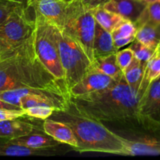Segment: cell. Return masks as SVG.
<instances>
[{
    "label": "cell",
    "mask_w": 160,
    "mask_h": 160,
    "mask_svg": "<svg viewBox=\"0 0 160 160\" xmlns=\"http://www.w3.org/2000/svg\"><path fill=\"white\" fill-rule=\"evenodd\" d=\"M34 127L18 119L0 121V139H12L32 133Z\"/></svg>",
    "instance_id": "obj_18"
},
{
    "label": "cell",
    "mask_w": 160,
    "mask_h": 160,
    "mask_svg": "<svg viewBox=\"0 0 160 160\" xmlns=\"http://www.w3.org/2000/svg\"><path fill=\"white\" fill-rule=\"evenodd\" d=\"M70 2L65 0H34L28 9L40 14L50 23L59 28L63 27L68 12Z\"/></svg>",
    "instance_id": "obj_11"
},
{
    "label": "cell",
    "mask_w": 160,
    "mask_h": 160,
    "mask_svg": "<svg viewBox=\"0 0 160 160\" xmlns=\"http://www.w3.org/2000/svg\"><path fill=\"white\" fill-rule=\"evenodd\" d=\"M110 33L114 47L119 50L135 40L137 26L134 22L123 19Z\"/></svg>",
    "instance_id": "obj_16"
},
{
    "label": "cell",
    "mask_w": 160,
    "mask_h": 160,
    "mask_svg": "<svg viewBox=\"0 0 160 160\" xmlns=\"http://www.w3.org/2000/svg\"><path fill=\"white\" fill-rule=\"evenodd\" d=\"M33 1H34V0H27V9H28V6L31 5V3Z\"/></svg>",
    "instance_id": "obj_37"
},
{
    "label": "cell",
    "mask_w": 160,
    "mask_h": 160,
    "mask_svg": "<svg viewBox=\"0 0 160 160\" xmlns=\"http://www.w3.org/2000/svg\"><path fill=\"white\" fill-rule=\"evenodd\" d=\"M141 96L126 82L124 77L111 88L81 96L70 97V106L76 112L98 121L140 123Z\"/></svg>",
    "instance_id": "obj_2"
},
{
    "label": "cell",
    "mask_w": 160,
    "mask_h": 160,
    "mask_svg": "<svg viewBox=\"0 0 160 160\" xmlns=\"http://www.w3.org/2000/svg\"><path fill=\"white\" fill-rule=\"evenodd\" d=\"M42 150L28 148L23 145L12 143L8 139L0 142V156H30L42 154Z\"/></svg>",
    "instance_id": "obj_24"
},
{
    "label": "cell",
    "mask_w": 160,
    "mask_h": 160,
    "mask_svg": "<svg viewBox=\"0 0 160 160\" xmlns=\"http://www.w3.org/2000/svg\"><path fill=\"white\" fill-rule=\"evenodd\" d=\"M159 78H160V40L152 57L145 62L143 78L138 91L141 97L145 93L150 84Z\"/></svg>",
    "instance_id": "obj_17"
},
{
    "label": "cell",
    "mask_w": 160,
    "mask_h": 160,
    "mask_svg": "<svg viewBox=\"0 0 160 160\" xmlns=\"http://www.w3.org/2000/svg\"><path fill=\"white\" fill-rule=\"evenodd\" d=\"M72 1H75V2H78L83 3V4H87L89 1L91 0H72Z\"/></svg>",
    "instance_id": "obj_36"
},
{
    "label": "cell",
    "mask_w": 160,
    "mask_h": 160,
    "mask_svg": "<svg viewBox=\"0 0 160 160\" xmlns=\"http://www.w3.org/2000/svg\"><path fill=\"white\" fill-rule=\"evenodd\" d=\"M60 121L71 128L78 140L75 151L95 152L128 156L126 138L117 135L101 121L76 112L70 106L63 112H57Z\"/></svg>",
    "instance_id": "obj_3"
},
{
    "label": "cell",
    "mask_w": 160,
    "mask_h": 160,
    "mask_svg": "<svg viewBox=\"0 0 160 160\" xmlns=\"http://www.w3.org/2000/svg\"><path fill=\"white\" fill-rule=\"evenodd\" d=\"M109 1V0H91L85 5H87L88 6L91 8H95L98 6H102L103 4H105V3H106Z\"/></svg>",
    "instance_id": "obj_32"
},
{
    "label": "cell",
    "mask_w": 160,
    "mask_h": 160,
    "mask_svg": "<svg viewBox=\"0 0 160 160\" xmlns=\"http://www.w3.org/2000/svg\"><path fill=\"white\" fill-rule=\"evenodd\" d=\"M2 100L24 109L35 106H51L56 112H63L70 106L68 94L52 89L20 88L0 92Z\"/></svg>",
    "instance_id": "obj_7"
},
{
    "label": "cell",
    "mask_w": 160,
    "mask_h": 160,
    "mask_svg": "<svg viewBox=\"0 0 160 160\" xmlns=\"http://www.w3.org/2000/svg\"><path fill=\"white\" fill-rule=\"evenodd\" d=\"M25 117L23 109H0V121L10 120Z\"/></svg>",
    "instance_id": "obj_30"
},
{
    "label": "cell",
    "mask_w": 160,
    "mask_h": 160,
    "mask_svg": "<svg viewBox=\"0 0 160 160\" xmlns=\"http://www.w3.org/2000/svg\"><path fill=\"white\" fill-rule=\"evenodd\" d=\"M135 40L150 48H156L160 40V25L145 22L137 26Z\"/></svg>",
    "instance_id": "obj_21"
},
{
    "label": "cell",
    "mask_w": 160,
    "mask_h": 160,
    "mask_svg": "<svg viewBox=\"0 0 160 160\" xmlns=\"http://www.w3.org/2000/svg\"><path fill=\"white\" fill-rule=\"evenodd\" d=\"M93 14L95 22L109 32H111L115 27L123 20L120 15L108 10L102 6L93 8Z\"/></svg>",
    "instance_id": "obj_22"
},
{
    "label": "cell",
    "mask_w": 160,
    "mask_h": 160,
    "mask_svg": "<svg viewBox=\"0 0 160 160\" xmlns=\"http://www.w3.org/2000/svg\"><path fill=\"white\" fill-rule=\"evenodd\" d=\"M130 48L132 49L134 57L144 62H146L152 57L156 49V48H150L137 40H134V42H131Z\"/></svg>",
    "instance_id": "obj_27"
},
{
    "label": "cell",
    "mask_w": 160,
    "mask_h": 160,
    "mask_svg": "<svg viewBox=\"0 0 160 160\" xmlns=\"http://www.w3.org/2000/svg\"><path fill=\"white\" fill-rule=\"evenodd\" d=\"M65 1H67V2H71L72 0H65Z\"/></svg>",
    "instance_id": "obj_38"
},
{
    "label": "cell",
    "mask_w": 160,
    "mask_h": 160,
    "mask_svg": "<svg viewBox=\"0 0 160 160\" xmlns=\"http://www.w3.org/2000/svg\"><path fill=\"white\" fill-rule=\"evenodd\" d=\"M43 123L44 132L59 143L67 144L73 148L78 147V140L70 126L60 120L45 119Z\"/></svg>",
    "instance_id": "obj_14"
},
{
    "label": "cell",
    "mask_w": 160,
    "mask_h": 160,
    "mask_svg": "<svg viewBox=\"0 0 160 160\" xmlns=\"http://www.w3.org/2000/svg\"><path fill=\"white\" fill-rule=\"evenodd\" d=\"M145 65V62L134 57L131 64L123 71V77L126 82L137 92H138L143 78Z\"/></svg>",
    "instance_id": "obj_23"
},
{
    "label": "cell",
    "mask_w": 160,
    "mask_h": 160,
    "mask_svg": "<svg viewBox=\"0 0 160 160\" xmlns=\"http://www.w3.org/2000/svg\"><path fill=\"white\" fill-rule=\"evenodd\" d=\"M23 110L25 112V117H33L40 120H45L56 112L55 108L45 106H31Z\"/></svg>",
    "instance_id": "obj_26"
},
{
    "label": "cell",
    "mask_w": 160,
    "mask_h": 160,
    "mask_svg": "<svg viewBox=\"0 0 160 160\" xmlns=\"http://www.w3.org/2000/svg\"><path fill=\"white\" fill-rule=\"evenodd\" d=\"M34 20L35 23L34 45L39 59L45 68L66 86L65 75L59 56L56 26L35 12Z\"/></svg>",
    "instance_id": "obj_5"
},
{
    "label": "cell",
    "mask_w": 160,
    "mask_h": 160,
    "mask_svg": "<svg viewBox=\"0 0 160 160\" xmlns=\"http://www.w3.org/2000/svg\"><path fill=\"white\" fill-rule=\"evenodd\" d=\"M0 109H22L18 106H13L10 103L5 102L0 98Z\"/></svg>",
    "instance_id": "obj_33"
},
{
    "label": "cell",
    "mask_w": 160,
    "mask_h": 160,
    "mask_svg": "<svg viewBox=\"0 0 160 160\" xmlns=\"http://www.w3.org/2000/svg\"><path fill=\"white\" fill-rule=\"evenodd\" d=\"M32 133L21 137L8 139V140L12 143L23 145L34 149H46V148H55L60 144L46 134H45L46 135H44V134H32Z\"/></svg>",
    "instance_id": "obj_19"
},
{
    "label": "cell",
    "mask_w": 160,
    "mask_h": 160,
    "mask_svg": "<svg viewBox=\"0 0 160 160\" xmlns=\"http://www.w3.org/2000/svg\"><path fill=\"white\" fill-rule=\"evenodd\" d=\"M17 47L12 46V45H10L9 44L6 43V42H4L3 40L0 39V56L9 52L12 51V50L15 49Z\"/></svg>",
    "instance_id": "obj_31"
},
{
    "label": "cell",
    "mask_w": 160,
    "mask_h": 160,
    "mask_svg": "<svg viewBox=\"0 0 160 160\" xmlns=\"http://www.w3.org/2000/svg\"><path fill=\"white\" fill-rule=\"evenodd\" d=\"M140 123L160 132V78L150 84L139 102Z\"/></svg>",
    "instance_id": "obj_9"
},
{
    "label": "cell",
    "mask_w": 160,
    "mask_h": 160,
    "mask_svg": "<svg viewBox=\"0 0 160 160\" xmlns=\"http://www.w3.org/2000/svg\"><path fill=\"white\" fill-rule=\"evenodd\" d=\"M18 5L23 4L14 2L9 0H0V24L7 19L9 14Z\"/></svg>",
    "instance_id": "obj_29"
},
{
    "label": "cell",
    "mask_w": 160,
    "mask_h": 160,
    "mask_svg": "<svg viewBox=\"0 0 160 160\" xmlns=\"http://www.w3.org/2000/svg\"><path fill=\"white\" fill-rule=\"evenodd\" d=\"M117 51L118 50L114 47L111 33L105 30L95 22V35H94L93 41L94 60L98 58L115 54Z\"/></svg>",
    "instance_id": "obj_15"
},
{
    "label": "cell",
    "mask_w": 160,
    "mask_h": 160,
    "mask_svg": "<svg viewBox=\"0 0 160 160\" xmlns=\"http://www.w3.org/2000/svg\"><path fill=\"white\" fill-rule=\"evenodd\" d=\"M59 56L67 90L79 82L90 68V60L78 43L62 28L56 27Z\"/></svg>",
    "instance_id": "obj_6"
},
{
    "label": "cell",
    "mask_w": 160,
    "mask_h": 160,
    "mask_svg": "<svg viewBox=\"0 0 160 160\" xmlns=\"http://www.w3.org/2000/svg\"><path fill=\"white\" fill-rule=\"evenodd\" d=\"M91 67L116 80H120L123 77V71L117 63L116 53L95 59Z\"/></svg>",
    "instance_id": "obj_20"
},
{
    "label": "cell",
    "mask_w": 160,
    "mask_h": 160,
    "mask_svg": "<svg viewBox=\"0 0 160 160\" xmlns=\"http://www.w3.org/2000/svg\"><path fill=\"white\" fill-rule=\"evenodd\" d=\"M119 81L90 67L82 79L70 88L69 94L70 97H76L101 92L115 85Z\"/></svg>",
    "instance_id": "obj_10"
},
{
    "label": "cell",
    "mask_w": 160,
    "mask_h": 160,
    "mask_svg": "<svg viewBox=\"0 0 160 160\" xmlns=\"http://www.w3.org/2000/svg\"><path fill=\"white\" fill-rule=\"evenodd\" d=\"M145 22H150L154 24L160 25V1L147 5L135 24L136 26H138Z\"/></svg>",
    "instance_id": "obj_25"
},
{
    "label": "cell",
    "mask_w": 160,
    "mask_h": 160,
    "mask_svg": "<svg viewBox=\"0 0 160 160\" xmlns=\"http://www.w3.org/2000/svg\"><path fill=\"white\" fill-rule=\"evenodd\" d=\"M128 156H160V135H144L131 140L126 138Z\"/></svg>",
    "instance_id": "obj_13"
},
{
    "label": "cell",
    "mask_w": 160,
    "mask_h": 160,
    "mask_svg": "<svg viewBox=\"0 0 160 160\" xmlns=\"http://www.w3.org/2000/svg\"><path fill=\"white\" fill-rule=\"evenodd\" d=\"M28 9L18 5L9 17L0 24V39L17 47L29 38L34 31L35 23L27 14Z\"/></svg>",
    "instance_id": "obj_8"
},
{
    "label": "cell",
    "mask_w": 160,
    "mask_h": 160,
    "mask_svg": "<svg viewBox=\"0 0 160 160\" xmlns=\"http://www.w3.org/2000/svg\"><path fill=\"white\" fill-rule=\"evenodd\" d=\"M95 28L93 8L78 2H70L67 18L62 29L79 45L91 63L94 61Z\"/></svg>",
    "instance_id": "obj_4"
},
{
    "label": "cell",
    "mask_w": 160,
    "mask_h": 160,
    "mask_svg": "<svg viewBox=\"0 0 160 160\" xmlns=\"http://www.w3.org/2000/svg\"><path fill=\"white\" fill-rule=\"evenodd\" d=\"M142 2H144L145 3H146L147 5L150 4V3H152V2H156L160 1V0H142Z\"/></svg>",
    "instance_id": "obj_35"
},
{
    "label": "cell",
    "mask_w": 160,
    "mask_h": 160,
    "mask_svg": "<svg viewBox=\"0 0 160 160\" xmlns=\"http://www.w3.org/2000/svg\"><path fill=\"white\" fill-rule=\"evenodd\" d=\"M102 6L118 14L125 20L136 23L146 8L147 4L142 0H109Z\"/></svg>",
    "instance_id": "obj_12"
},
{
    "label": "cell",
    "mask_w": 160,
    "mask_h": 160,
    "mask_svg": "<svg viewBox=\"0 0 160 160\" xmlns=\"http://www.w3.org/2000/svg\"><path fill=\"white\" fill-rule=\"evenodd\" d=\"M20 88L52 89L70 95L67 87L39 59L34 31L15 49L0 56V92Z\"/></svg>",
    "instance_id": "obj_1"
},
{
    "label": "cell",
    "mask_w": 160,
    "mask_h": 160,
    "mask_svg": "<svg viewBox=\"0 0 160 160\" xmlns=\"http://www.w3.org/2000/svg\"><path fill=\"white\" fill-rule=\"evenodd\" d=\"M116 56H117V63H118L119 67H120V68L121 69L123 73V71L126 70L127 67L132 62L134 55L132 49L130 47H128V48H123L120 51L118 50L116 53Z\"/></svg>",
    "instance_id": "obj_28"
},
{
    "label": "cell",
    "mask_w": 160,
    "mask_h": 160,
    "mask_svg": "<svg viewBox=\"0 0 160 160\" xmlns=\"http://www.w3.org/2000/svg\"><path fill=\"white\" fill-rule=\"evenodd\" d=\"M9 1L14 2L20 3V4H23V6H26L27 8V0H9Z\"/></svg>",
    "instance_id": "obj_34"
}]
</instances>
